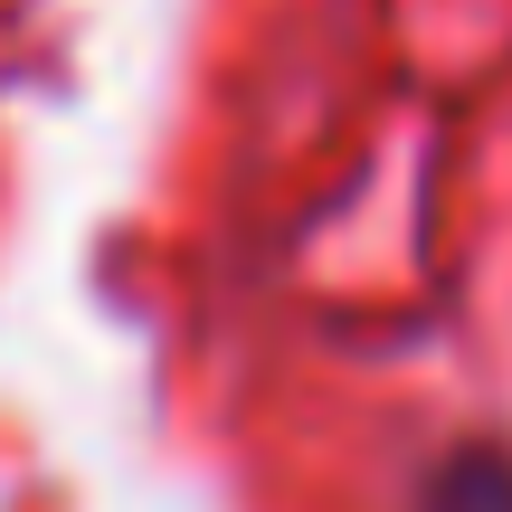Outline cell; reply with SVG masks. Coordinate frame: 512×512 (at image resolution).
<instances>
[{"instance_id":"1","label":"cell","mask_w":512,"mask_h":512,"mask_svg":"<svg viewBox=\"0 0 512 512\" xmlns=\"http://www.w3.org/2000/svg\"><path fill=\"white\" fill-rule=\"evenodd\" d=\"M408 512H512V437H446L408 484Z\"/></svg>"}]
</instances>
